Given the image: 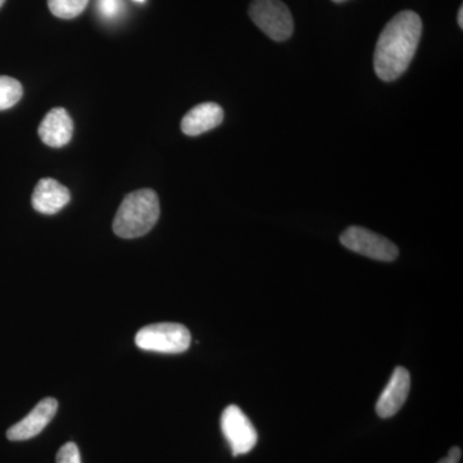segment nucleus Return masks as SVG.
I'll return each instance as SVG.
<instances>
[{
  "label": "nucleus",
  "mask_w": 463,
  "mask_h": 463,
  "mask_svg": "<svg viewBox=\"0 0 463 463\" xmlns=\"http://www.w3.org/2000/svg\"><path fill=\"white\" fill-rule=\"evenodd\" d=\"M462 452L458 447H453L452 449L449 450L447 457H444L443 459H440L438 463H459V459H461Z\"/></svg>",
  "instance_id": "nucleus-16"
},
{
  "label": "nucleus",
  "mask_w": 463,
  "mask_h": 463,
  "mask_svg": "<svg viewBox=\"0 0 463 463\" xmlns=\"http://www.w3.org/2000/svg\"><path fill=\"white\" fill-rule=\"evenodd\" d=\"M5 0H0V8L3 7V5H5Z\"/></svg>",
  "instance_id": "nucleus-19"
},
{
  "label": "nucleus",
  "mask_w": 463,
  "mask_h": 463,
  "mask_svg": "<svg viewBox=\"0 0 463 463\" xmlns=\"http://www.w3.org/2000/svg\"><path fill=\"white\" fill-rule=\"evenodd\" d=\"M332 2H335V3H343V2H346V0H332Z\"/></svg>",
  "instance_id": "nucleus-18"
},
{
  "label": "nucleus",
  "mask_w": 463,
  "mask_h": 463,
  "mask_svg": "<svg viewBox=\"0 0 463 463\" xmlns=\"http://www.w3.org/2000/svg\"><path fill=\"white\" fill-rule=\"evenodd\" d=\"M123 0H97L96 9L100 17L106 21H115L123 14Z\"/></svg>",
  "instance_id": "nucleus-14"
},
{
  "label": "nucleus",
  "mask_w": 463,
  "mask_h": 463,
  "mask_svg": "<svg viewBox=\"0 0 463 463\" xmlns=\"http://www.w3.org/2000/svg\"><path fill=\"white\" fill-rule=\"evenodd\" d=\"M136 345L146 352L179 354L191 345V334L179 323H156L146 326L136 335Z\"/></svg>",
  "instance_id": "nucleus-3"
},
{
  "label": "nucleus",
  "mask_w": 463,
  "mask_h": 463,
  "mask_svg": "<svg viewBox=\"0 0 463 463\" xmlns=\"http://www.w3.org/2000/svg\"><path fill=\"white\" fill-rule=\"evenodd\" d=\"M344 248L373 260L394 261L399 250L392 241L362 227H349L340 236Z\"/></svg>",
  "instance_id": "nucleus-5"
},
{
  "label": "nucleus",
  "mask_w": 463,
  "mask_h": 463,
  "mask_svg": "<svg viewBox=\"0 0 463 463\" xmlns=\"http://www.w3.org/2000/svg\"><path fill=\"white\" fill-rule=\"evenodd\" d=\"M221 428L233 456L246 455L257 446L258 432L237 405L225 408L222 414Z\"/></svg>",
  "instance_id": "nucleus-6"
},
{
  "label": "nucleus",
  "mask_w": 463,
  "mask_h": 463,
  "mask_svg": "<svg viewBox=\"0 0 463 463\" xmlns=\"http://www.w3.org/2000/svg\"><path fill=\"white\" fill-rule=\"evenodd\" d=\"M224 111L218 103L205 102L190 109L183 118L181 128L185 136L196 137L215 129L223 123Z\"/></svg>",
  "instance_id": "nucleus-11"
},
{
  "label": "nucleus",
  "mask_w": 463,
  "mask_h": 463,
  "mask_svg": "<svg viewBox=\"0 0 463 463\" xmlns=\"http://www.w3.org/2000/svg\"><path fill=\"white\" fill-rule=\"evenodd\" d=\"M250 18L272 41L285 42L294 33V18L281 0H252Z\"/></svg>",
  "instance_id": "nucleus-4"
},
{
  "label": "nucleus",
  "mask_w": 463,
  "mask_h": 463,
  "mask_svg": "<svg viewBox=\"0 0 463 463\" xmlns=\"http://www.w3.org/2000/svg\"><path fill=\"white\" fill-rule=\"evenodd\" d=\"M458 25H459V27H463V7L459 8Z\"/></svg>",
  "instance_id": "nucleus-17"
},
{
  "label": "nucleus",
  "mask_w": 463,
  "mask_h": 463,
  "mask_svg": "<svg viewBox=\"0 0 463 463\" xmlns=\"http://www.w3.org/2000/svg\"><path fill=\"white\" fill-rule=\"evenodd\" d=\"M23 85L16 79L0 76V111L12 109L23 99Z\"/></svg>",
  "instance_id": "nucleus-12"
},
{
  "label": "nucleus",
  "mask_w": 463,
  "mask_h": 463,
  "mask_svg": "<svg viewBox=\"0 0 463 463\" xmlns=\"http://www.w3.org/2000/svg\"><path fill=\"white\" fill-rule=\"evenodd\" d=\"M422 33V21L413 11H403L383 27L376 50L373 67L381 80L394 81L412 62Z\"/></svg>",
  "instance_id": "nucleus-1"
},
{
  "label": "nucleus",
  "mask_w": 463,
  "mask_h": 463,
  "mask_svg": "<svg viewBox=\"0 0 463 463\" xmlns=\"http://www.w3.org/2000/svg\"><path fill=\"white\" fill-rule=\"evenodd\" d=\"M160 218L156 192L139 190L127 194L116 213L114 232L121 239H137L147 234Z\"/></svg>",
  "instance_id": "nucleus-2"
},
{
  "label": "nucleus",
  "mask_w": 463,
  "mask_h": 463,
  "mask_svg": "<svg viewBox=\"0 0 463 463\" xmlns=\"http://www.w3.org/2000/svg\"><path fill=\"white\" fill-rule=\"evenodd\" d=\"M74 123L65 109H53L43 118L39 137L50 147L60 148L71 141Z\"/></svg>",
  "instance_id": "nucleus-10"
},
{
  "label": "nucleus",
  "mask_w": 463,
  "mask_h": 463,
  "mask_svg": "<svg viewBox=\"0 0 463 463\" xmlns=\"http://www.w3.org/2000/svg\"><path fill=\"white\" fill-rule=\"evenodd\" d=\"M71 200V194L65 185L52 178L39 181L33 190L32 203L36 212L44 215L60 213Z\"/></svg>",
  "instance_id": "nucleus-9"
},
{
  "label": "nucleus",
  "mask_w": 463,
  "mask_h": 463,
  "mask_svg": "<svg viewBox=\"0 0 463 463\" xmlns=\"http://www.w3.org/2000/svg\"><path fill=\"white\" fill-rule=\"evenodd\" d=\"M58 402L53 398H45L36 404L32 412L7 431V438L12 441H24L38 437L48 423L56 416Z\"/></svg>",
  "instance_id": "nucleus-7"
},
{
  "label": "nucleus",
  "mask_w": 463,
  "mask_h": 463,
  "mask_svg": "<svg viewBox=\"0 0 463 463\" xmlns=\"http://www.w3.org/2000/svg\"><path fill=\"white\" fill-rule=\"evenodd\" d=\"M134 2H137V3H145L146 0H134Z\"/></svg>",
  "instance_id": "nucleus-20"
},
{
  "label": "nucleus",
  "mask_w": 463,
  "mask_h": 463,
  "mask_svg": "<svg viewBox=\"0 0 463 463\" xmlns=\"http://www.w3.org/2000/svg\"><path fill=\"white\" fill-rule=\"evenodd\" d=\"M90 0H48L52 14L63 20H71L83 14Z\"/></svg>",
  "instance_id": "nucleus-13"
},
{
  "label": "nucleus",
  "mask_w": 463,
  "mask_h": 463,
  "mask_svg": "<svg viewBox=\"0 0 463 463\" xmlns=\"http://www.w3.org/2000/svg\"><path fill=\"white\" fill-rule=\"evenodd\" d=\"M57 463H81L80 452L75 443H67L57 453Z\"/></svg>",
  "instance_id": "nucleus-15"
},
{
  "label": "nucleus",
  "mask_w": 463,
  "mask_h": 463,
  "mask_svg": "<svg viewBox=\"0 0 463 463\" xmlns=\"http://www.w3.org/2000/svg\"><path fill=\"white\" fill-rule=\"evenodd\" d=\"M410 390V373L403 367L395 368L392 379L377 401L376 412L381 419L395 416L407 401Z\"/></svg>",
  "instance_id": "nucleus-8"
}]
</instances>
